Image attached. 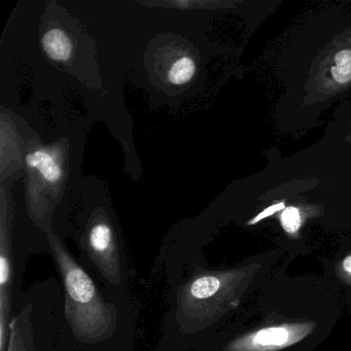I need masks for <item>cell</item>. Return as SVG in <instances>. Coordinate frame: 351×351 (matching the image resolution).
<instances>
[{
    "label": "cell",
    "instance_id": "6da1fadb",
    "mask_svg": "<svg viewBox=\"0 0 351 351\" xmlns=\"http://www.w3.org/2000/svg\"><path fill=\"white\" fill-rule=\"evenodd\" d=\"M49 243L62 287L61 351H135L138 308L131 293L104 287L54 230Z\"/></svg>",
    "mask_w": 351,
    "mask_h": 351
},
{
    "label": "cell",
    "instance_id": "7a4b0ae2",
    "mask_svg": "<svg viewBox=\"0 0 351 351\" xmlns=\"http://www.w3.org/2000/svg\"><path fill=\"white\" fill-rule=\"evenodd\" d=\"M63 293L54 276L22 291L10 322L5 351H61Z\"/></svg>",
    "mask_w": 351,
    "mask_h": 351
},
{
    "label": "cell",
    "instance_id": "3957f363",
    "mask_svg": "<svg viewBox=\"0 0 351 351\" xmlns=\"http://www.w3.org/2000/svg\"><path fill=\"white\" fill-rule=\"evenodd\" d=\"M25 161L30 169L38 171L43 180L49 184H58L62 178V166L58 158L48 149L32 151L26 156Z\"/></svg>",
    "mask_w": 351,
    "mask_h": 351
},
{
    "label": "cell",
    "instance_id": "277c9868",
    "mask_svg": "<svg viewBox=\"0 0 351 351\" xmlns=\"http://www.w3.org/2000/svg\"><path fill=\"white\" fill-rule=\"evenodd\" d=\"M42 47L49 59L57 63L67 62L73 55V42L63 30L53 28L42 38Z\"/></svg>",
    "mask_w": 351,
    "mask_h": 351
},
{
    "label": "cell",
    "instance_id": "5b68a950",
    "mask_svg": "<svg viewBox=\"0 0 351 351\" xmlns=\"http://www.w3.org/2000/svg\"><path fill=\"white\" fill-rule=\"evenodd\" d=\"M197 65L190 56L178 58L170 67L167 79L172 85L182 86L192 81L196 75Z\"/></svg>",
    "mask_w": 351,
    "mask_h": 351
},
{
    "label": "cell",
    "instance_id": "8992f818",
    "mask_svg": "<svg viewBox=\"0 0 351 351\" xmlns=\"http://www.w3.org/2000/svg\"><path fill=\"white\" fill-rule=\"evenodd\" d=\"M332 79L339 84L351 80V51L343 50L335 56V66L330 69Z\"/></svg>",
    "mask_w": 351,
    "mask_h": 351
},
{
    "label": "cell",
    "instance_id": "52a82bcc",
    "mask_svg": "<svg viewBox=\"0 0 351 351\" xmlns=\"http://www.w3.org/2000/svg\"><path fill=\"white\" fill-rule=\"evenodd\" d=\"M281 225L287 233H295L301 227V215L295 207H287L281 215Z\"/></svg>",
    "mask_w": 351,
    "mask_h": 351
},
{
    "label": "cell",
    "instance_id": "ba28073f",
    "mask_svg": "<svg viewBox=\"0 0 351 351\" xmlns=\"http://www.w3.org/2000/svg\"><path fill=\"white\" fill-rule=\"evenodd\" d=\"M281 209H285V203H278V204L272 205V206L265 209V210L263 211V213H261L260 215H256L252 221H250V223H248V225H254V223H258V221H262L265 217H270V215H274L275 213L281 210Z\"/></svg>",
    "mask_w": 351,
    "mask_h": 351
},
{
    "label": "cell",
    "instance_id": "9c48e42d",
    "mask_svg": "<svg viewBox=\"0 0 351 351\" xmlns=\"http://www.w3.org/2000/svg\"><path fill=\"white\" fill-rule=\"evenodd\" d=\"M343 270L351 276V256H346L343 261Z\"/></svg>",
    "mask_w": 351,
    "mask_h": 351
}]
</instances>
